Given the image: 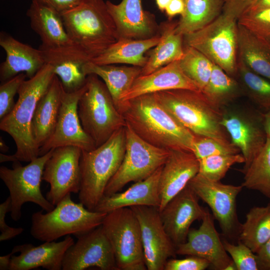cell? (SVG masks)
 I'll return each instance as SVG.
<instances>
[{
	"label": "cell",
	"mask_w": 270,
	"mask_h": 270,
	"mask_svg": "<svg viewBox=\"0 0 270 270\" xmlns=\"http://www.w3.org/2000/svg\"><path fill=\"white\" fill-rule=\"evenodd\" d=\"M118 110L126 125L148 144L192 152L194 134L164 108L154 93L124 101Z\"/></svg>",
	"instance_id": "6da1fadb"
},
{
	"label": "cell",
	"mask_w": 270,
	"mask_h": 270,
	"mask_svg": "<svg viewBox=\"0 0 270 270\" xmlns=\"http://www.w3.org/2000/svg\"><path fill=\"white\" fill-rule=\"evenodd\" d=\"M55 74L46 64L32 78L24 80L18 90V99L12 112L0 120V129L14 140L18 160L30 162L39 156L40 148L32 134V123L38 103L50 87Z\"/></svg>",
	"instance_id": "7a4b0ae2"
},
{
	"label": "cell",
	"mask_w": 270,
	"mask_h": 270,
	"mask_svg": "<svg viewBox=\"0 0 270 270\" xmlns=\"http://www.w3.org/2000/svg\"><path fill=\"white\" fill-rule=\"evenodd\" d=\"M159 102L194 135L232 144L221 124L223 110L212 104L200 90L173 89L154 93Z\"/></svg>",
	"instance_id": "3957f363"
},
{
	"label": "cell",
	"mask_w": 270,
	"mask_h": 270,
	"mask_svg": "<svg viewBox=\"0 0 270 270\" xmlns=\"http://www.w3.org/2000/svg\"><path fill=\"white\" fill-rule=\"evenodd\" d=\"M61 14L69 38L91 60L119 39L116 26L104 0H84Z\"/></svg>",
	"instance_id": "277c9868"
},
{
	"label": "cell",
	"mask_w": 270,
	"mask_h": 270,
	"mask_svg": "<svg viewBox=\"0 0 270 270\" xmlns=\"http://www.w3.org/2000/svg\"><path fill=\"white\" fill-rule=\"evenodd\" d=\"M126 144L124 126L100 146L89 151L82 150L78 198L88 210H94L104 196L108 184L122 162Z\"/></svg>",
	"instance_id": "5b68a950"
},
{
	"label": "cell",
	"mask_w": 270,
	"mask_h": 270,
	"mask_svg": "<svg viewBox=\"0 0 270 270\" xmlns=\"http://www.w3.org/2000/svg\"><path fill=\"white\" fill-rule=\"evenodd\" d=\"M68 194L54 208L32 216L30 232L42 242L55 241L70 234L78 237L100 226L107 213L90 210L81 202L76 203Z\"/></svg>",
	"instance_id": "8992f818"
},
{
	"label": "cell",
	"mask_w": 270,
	"mask_h": 270,
	"mask_svg": "<svg viewBox=\"0 0 270 270\" xmlns=\"http://www.w3.org/2000/svg\"><path fill=\"white\" fill-rule=\"evenodd\" d=\"M78 111L82 127L94 141L96 148L126 126L106 84L94 74L86 76Z\"/></svg>",
	"instance_id": "52a82bcc"
},
{
	"label": "cell",
	"mask_w": 270,
	"mask_h": 270,
	"mask_svg": "<svg viewBox=\"0 0 270 270\" xmlns=\"http://www.w3.org/2000/svg\"><path fill=\"white\" fill-rule=\"evenodd\" d=\"M184 44L196 48L236 78L238 57L236 20L222 13L203 28L184 36Z\"/></svg>",
	"instance_id": "ba28073f"
},
{
	"label": "cell",
	"mask_w": 270,
	"mask_h": 270,
	"mask_svg": "<svg viewBox=\"0 0 270 270\" xmlns=\"http://www.w3.org/2000/svg\"><path fill=\"white\" fill-rule=\"evenodd\" d=\"M101 226L112 247L118 270L146 269L140 223L130 207L108 212Z\"/></svg>",
	"instance_id": "9c48e42d"
},
{
	"label": "cell",
	"mask_w": 270,
	"mask_h": 270,
	"mask_svg": "<svg viewBox=\"0 0 270 270\" xmlns=\"http://www.w3.org/2000/svg\"><path fill=\"white\" fill-rule=\"evenodd\" d=\"M54 149L38 156L26 166H22L17 160L13 162L12 168L0 167V178L10 192V213L13 220H20L22 208L25 202H33L46 212L54 208V206L42 195L40 190L44 166Z\"/></svg>",
	"instance_id": "30bf717a"
},
{
	"label": "cell",
	"mask_w": 270,
	"mask_h": 270,
	"mask_svg": "<svg viewBox=\"0 0 270 270\" xmlns=\"http://www.w3.org/2000/svg\"><path fill=\"white\" fill-rule=\"evenodd\" d=\"M125 130L124 156L106 188L105 196L119 192L130 182L148 178L164 164L170 154V150L156 147L143 140L127 125Z\"/></svg>",
	"instance_id": "8fae6325"
},
{
	"label": "cell",
	"mask_w": 270,
	"mask_h": 270,
	"mask_svg": "<svg viewBox=\"0 0 270 270\" xmlns=\"http://www.w3.org/2000/svg\"><path fill=\"white\" fill-rule=\"evenodd\" d=\"M188 184L199 198L210 208L220 226L222 237L232 242H237L242 224L237 214L236 198L243 186L212 181L199 174Z\"/></svg>",
	"instance_id": "7c38bea8"
},
{
	"label": "cell",
	"mask_w": 270,
	"mask_h": 270,
	"mask_svg": "<svg viewBox=\"0 0 270 270\" xmlns=\"http://www.w3.org/2000/svg\"><path fill=\"white\" fill-rule=\"evenodd\" d=\"M82 151L72 146L56 148L45 164L42 179L50 186L46 198L54 206L68 194L80 192Z\"/></svg>",
	"instance_id": "4fadbf2b"
},
{
	"label": "cell",
	"mask_w": 270,
	"mask_h": 270,
	"mask_svg": "<svg viewBox=\"0 0 270 270\" xmlns=\"http://www.w3.org/2000/svg\"><path fill=\"white\" fill-rule=\"evenodd\" d=\"M139 222L145 264L148 270H164L170 258H176V246L167 234L156 207H130Z\"/></svg>",
	"instance_id": "5bb4252c"
},
{
	"label": "cell",
	"mask_w": 270,
	"mask_h": 270,
	"mask_svg": "<svg viewBox=\"0 0 270 270\" xmlns=\"http://www.w3.org/2000/svg\"><path fill=\"white\" fill-rule=\"evenodd\" d=\"M84 88L85 85L74 92L63 90L56 125L51 136L40 148L39 156L64 146H75L86 151L96 148L94 141L82 128L78 114V102Z\"/></svg>",
	"instance_id": "9a60e30c"
},
{
	"label": "cell",
	"mask_w": 270,
	"mask_h": 270,
	"mask_svg": "<svg viewBox=\"0 0 270 270\" xmlns=\"http://www.w3.org/2000/svg\"><path fill=\"white\" fill-rule=\"evenodd\" d=\"M77 238L65 253L62 270H84L92 266L118 270L112 247L101 225Z\"/></svg>",
	"instance_id": "2e32d148"
},
{
	"label": "cell",
	"mask_w": 270,
	"mask_h": 270,
	"mask_svg": "<svg viewBox=\"0 0 270 270\" xmlns=\"http://www.w3.org/2000/svg\"><path fill=\"white\" fill-rule=\"evenodd\" d=\"M222 125L228 132L231 142L244 156L243 168L249 166L264 146L267 136L260 111L247 114L240 112H224Z\"/></svg>",
	"instance_id": "e0dca14e"
},
{
	"label": "cell",
	"mask_w": 270,
	"mask_h": 270,
	"mask_svg": "<svg viewBox=\"0 0 270 270\" xmlns=\"http://www.w3.org/2000/svg\"><path fill=\"white\" fill-rule=\"evenodd\" d=\"M199 199L188 184L159 211L164 226L176 246L186 241L192 224L202 220L208 211L200 206Z\"/></svg>",
	"instance_id": "ac0fdd59"
},
{
	"label": "cell",
	"mask_w": 270,
	"mask_h": 270,
	"mask_svg": "<svg viewBox=\"0 0 270 270\" xmlns=\"http://www.w3.org/2000/svg\"><path fill=\"white\" fill-rule=\"evenodd\" d=\"M214 219L208 210L198 228L190 229L186 241L176 246V254L200 257L208 261L213 269L226 270L232 260L215 228Z\"/></svg>",
	"instance_id": "d6986e66"
},
{
	"label": "cell",
	"mask_w": 270,
	"mask_h": 270,
	"mask_svg": "<svg viewBox=\"0 0 270 270\" xmlns=\"http://www.w3.org/2000/svg\"><path fill=\"white\" fill-rule=\"evenodd\" d=\"M39 49L65 91L74 92L84 86L87 76L84 66L91 58L82 48L72 43L51 48L40 46Z\"/></svg>",
	"instance_id": "ffe728a7"
},
{
	"label": "cell",
	"mask_w": 270,
	"mask_h": 270,
	"mask_svg": "<svg viewBox=\"0 0 270 270\" xmlns=\"http://www.w3.org/2000/svg\"><path fill=\"white\" fill-rule=\"evenodd\" d=\"M120 38L143 40L160 34L155 16L143 9L142 0H122L118 4L106 2Z\"/></svg>",
	"instance_id": "44dd1931"
},
{
	"label": "cell",
	"mask_w": 270,
	"mask_h": 270,
	"mask_svg": "<svg viewBox=\"0 0 270 270\" xmlns=\"http://www.w3.org/2000/svg\"><path fill=\"white\" fill-rule=\"evenodd\" d=\"M198 170V160L192 152L182 149L170 150L159 180V211L188 185Z\"/></svg>",
	"instance_id": "7402d4cb"
},
{
	"label": "cell",
	"mask_w": 270,
	"mask_h": 270,
	"mask_svg": "<svg viewBox=\"0 0 270 270\" xmlns=\"http://www.w3.org/2000/svg\"><path fill=\"white\" fill-rule=\"evenodd\" d=\"M74 243L70 235L58 242H45L38 246L32 244L16 246L12 252H20L12 255L9 270H30L39 267L48 270H62V263L66 252Z\"/></svg>",
	"instance_id": "603a6c76"
},
{
	"label": "cell",
	"mask_w": 270,
	"mask_h": 270,
	"mask_svg": "<svg viewBox=\"0 0 270 270\" xmlns=\"http://www.w3.org/2000/svg\"><path fill=\"white\" fill-rule=\"evenodd\" d=\"M0 46L6 54L5 60L0 65L2 82L20 73L30 78L46 64L39 48L22 43L4 32L0 34Z\"/></svg>",
	"instance_id": "cb8c5ba5"
},
{
	"label": "cell",
	"mask_w": 270,
	"mask_h": 270,
	"mask_svg": "<svg viewBox=\"0 0 270 270\" xmlns=\"http://www.w3.org/2000/svg\"><path fill=\"white\" fill-rule=\"evenodd\" d=\"M173 89L200 90L184 73L179 61L173 62L150 74L140 76L124 96L122 102V103L144 94Z\"/></svg>",
	"instance_id": "d4e9b609"
},
{
	"label": "cell",
	"mask_w": 270,
	"mask_h": 270,
	"mask_svg": "<svg viewBox=\"0 0 270 270\" xmlns=\"http://www.w3.org/2000/svg\"><path fill=\"white\" fill-rule=\"evenodd\" d=\"M162 166L145 180L135 182L124 192L104 195L94 211L108 213L136 206H154L158 210L160 202L158 184Z\"/></svg>",
	"instance_id": "484cf974"
},
{
	"label": "cell",
	"mask_w": 270,
	"mask_h": 270,
	"mask_svg": "<svg viewBox=\"0 0 270 270\" xmlns=\"http://www.w3.org/2000/svg\"><path fill=\"white\" fill-rule=\"evenodd\" d=\"M63 86L55 75L48 90L37 104L32 123L34 140L40 148L52 135L58 122Z\"/></svg>",
	"instance_id": "4316f807"
},
{
	"label": "cell",
	"mask_w": 270,
	"mask_h": 270,
	"mask_svg": "<svg viewBox=\"0 0 270 270\" xmlns=\"http://www.w3.org/2000/svg\"><path fill=\"white\" fill-rule=\"evenodd\" d=\"M26 14L31 28L40 38V46L51 48L73 43L66 32L61 14L54 9L32 1Z\"/></svg>",
	"instance_id": "83f0119b"
},
{
	"label": "cell",
	"mask_w": 270,
	"mask_h": 270,
	"mask_svg": "<svg viewBox=\"0 0 270 270\" xmlns=\"http://www.w3.org/2000/svg\"><path fill=\"white\" fill-rule=\"evenodd\" d=\"M161 39L160 34L143 40L120 38L91 62L100 65L124 64L142 68L148 60L145 53L155 47Z\"/></svg>",
	"instance_id": "f1b7e54d"
},
{
	"label": "cell",
	"mask_w": 270,
	"mask_h": 270,
	"mask_svg": "<svg viewBox=\"0 0 270 270\" xmlns=\"http://www.w3.org/2000/svg\"><path fill=\"white\" fill-rule=\"evenodd\" d=\"M178 22L169 19L159 26L162 39L148 56L140 76L150 74L174 61H179L184 55V36L177 34Z\"/></svg>",
	"instance_id": "f546056e"
},
{
	"label": "cell",
	"mask_w": 270,
	"mask_h": 270,
	"mask_svg": "<svg viewBox=\"0 0 270 270\" xmlns=\"http://www.w3.org/2000/svg\"><path fill=\"white\" fill-rule=\"evenodd\" d=\"M84 71L86 76L94 74L103 80L118 110L122 97L140 75L142 68L133 66L100 65L90 61L84 66Z\"/></svg>",
	"instance_id": "4dcf8cb0"
},
{
	"label": "cell",
	"mask_w": 270,
	"mask_h": 270,
	"mask_svg": "<svg viewBox=\"0 0 270 270\" xmlns=\"http://www.w3.org/2000/svg\"><path fill=\"white\" fill-rule=\"evenodd\" d=\"M238 24V54L253 72L270 80V38Z\"/></svg>",
	"instance_id": "1f68e13d"
},
{
	"label": "cell",
	"mask_w": 270,
	"mask_h": 270,
	"mask_svg": "<svg viewBox=\"0 0 270 270\" xmlns=\"http://www.w3.org/2000/svg\"><path fill=\"white\" fill-rule=\"evenodd\" d=\"M184 11L178 21L177 34L184 36L206 26L222 12L224 0H184Z\"/></svg>",
	"instance_id": "d6a6232c"
},
{
	"label": "cell",
	"mask_w": 270,
	"mask_h": 270,
	"mask_svg": "<svg viewBox=\"0 0 270 270\" xmlns=\"http://www.w3.org/2000/svg\"><path fill=\"white\" fill-rule=\"evenodd\" d=\"M270 238V202L250 209L245 222L242 224L238 240L256 254Z\"/></svg>",
	"instance_id": "836d02e7"
},
{
	"label": "cell",
	"mask_w": 270,
	"mask_h": 270,
	"mask_svg": "<svg viewBox=\"0 0 270 270\" xmlns=\"http://www.w3.org/2000/svg\"><path fill=\"white\" fill-rule=\"evenodd\" d=\"M201 92L212 104L221 109L242 94L238 80L214 63L210 78Z\"/></svg>",
	"instance_id": "e575fe53"
},
{
	"label": "cell",
	"mask_w": 270,
	"mask_h": 270,
	"mask_svg": "<svg viewBox=\"0 0 270 270\" xmlns=\"http://www.w3.org/2000/svg\"><path fill=\"white\" fill-rule=\"evenodd\" d=\"M235 78L240 84L242 94L246 95L262 112L270 110V80L253 72L239 57Z\"/></svg>",
	"instance_id": "d590c367"
},
{
	"label": "cell",
	"mask_w": 270,
	"mask_h": 270,
	"mask_svg": "<svg viewBox=\"0 0 270 270\" xmlns=\"http://www.w3.org/2000/svg\"><path fill=\"white\" fill-rule=\"evenodd\" d=\"M244 174L243 188L257 190L270 198V138L246 168L241 170Z\"/></svg>",
	"instance_id": "8d00e7d4"
},
{
	"label": "cell",
	"mask_w": 270,
	"mask_h": 270,
	"mask_svg": "<svg viewBox=\"0 0 270 270\" xmlns=\"http://www.w3.org/2000/svg\"><path fill=\"white\" fill-rule=\"evenodd\" d=\"M179 63L184 73L201 91L210 78L213 63L202 52L186 45Z\"/></svg>",
	"instance_id": "74e56055"
},
{
	"label": "cell",
	"mask_w": 270,
	"mask_h": 270,
	"mask_svg": "<svg viewBox=\"0 0 270 270\" xmlns=\"http://www.w3.org/2000/svg\"><path fill=\"white\" fill-rule=\"evenodd\" d=\"M198 160V174L214 182L220 181L232 166L245 162L241 153L216 154Z\"/></svg>",
	"instance_id": "f35d334b"
},
{
	"label": "cell",
	"mask_w": 270,
	"mask_h": 270,
	"mask_svg": "<svg viewBox=\"0 0 270 270\" xmlns=\"http://www.w3.org/2000/svg\"><path fill=\"white\" fill-rule=\"evenodd\" d=\"M224 246L235 264L237 270H260L256 254L240 240L236 244L222 237Z\"/></svg>",
	"instance_id": "ab89813d"
},
{
	"label": "cell",
	"mask_w": 270,
	"mask_h": 270,
	"mask_svg": "<svg viewBox=\"0 0 270 270\" xmlns=\"http://www.w3.org/2000/svg\"><path fill=\"white\" fill-rule=\"evenodd\" d=\"M238 23L254 34L270 38V8L247 11Z\"/></svg>",
	"instance_id": "60d3db41"
},
{
	"label": "cell",
	"mask_w": 270,
	"mask_h": 270,
	"mask_svg": "<svg viewBox=\"0 0 270 270\" xmlns=\"http://www.w3.org/2000/svg\"><path fill=\"white\" fill-rule=\"evenodd\" d=\"M192 152L198 160L216 154L240 153L233 144L224 145L212 138L198 135H194Z\"/></svg>",
	"instance_id": "b9f144b4"
},
{
	"label": "cell",
	"mask_w": 270,
	"mask_h": 270,
	"mask_svg": "<svg viewBox=\"0 0 270 270\" xmlns=\"http://www.w3.org/2000/svg\"><path fill=\"white\" fill-rule=\"evenodd\" d=\"M26 78L25 74L20 73L2 82L0 86V120L8 114L14 108L16 104L14 96Z\"/></svg>",
	"instance_id": "7bdbcfd3"
},
{
	"label": "cell",
	"mask_w": 270,
	"mask_h": 270,
	"mask_svg": "<svg viewBox=\"0 0 270 270\" xmlns=\"http://www.w3.org/2000/svg\"><path fill=\"white\" fill-rule=\"evenodd\" d=\"M210 266V262L203 258L188 256L182 259L170 258L164 270H204Z\"/></svg>",
	"instance_id": "ee69618b"
},
{
	"label": "cell",
	"mask_w": 270,
	"mask_h": 270,
	"mask_svg": "<svg viewBox=\"0 0 270 270\" xmlns=\"http://www.w3.org/2000/svg\"><path fill=\"white\" fill-rule=\"evenodd\" d=\"M11 200L8 196L4 202L0 204V241L10 240L21 234L24 230L22 228H12L9 226L5 221L6 214L10 210Z\"/></svg>",
	"instance_id": "f6af8a7d"
},
{
	"label": "cell",
	"mask_w": 270,
	"mask_h": 270,
	"mask_svg": "<svg viewBox=\"0 0 270 270\" xmlns=\"http://www.w3.org/2000/svg\"><path fill=\"white\" fill-rule=\"evenodd\" d=\"M256 0H224V14L236 20L254 5Z\"/></svg>",
	"instance_id": "bcb514c9"
},
{
	"label": "cell",
	"mask_w": 270,
	"mask_h": 270,
	"mask_svg": "<svg viewBox=\"0 0 270 270\" xmlns=\"http://www.w3.org/2000/svg\"><path fill=\"white\" fill-rule=\"evenodd\" d=\"M51 8L60 14L71 10L84 0H31Z\"/></svg>",
	"instance_id": "7dc6e473"
},
{
	"label": "cell",
	"mask_w": 270,
	"mask_h": 270,
	"mask_svg": "<svg viewBox=\"0 0 270 270\" xmlns=\"http://www.w3.org/2000/svg\"><path fill=\"white\" fill-rule=\"evenodd\" d=\"M260 270H270V238L256 253Z\"/></svg>",
	"instance_id": "c3c4849f"
},
{
	"label": "cell",
	"mask_w": 270,
	"mask_h": 270,
	"mask_svg": "<svg viewBox=\"0 0 270 270\" xmlns=\"http://www.w3.org/2000/svg\"><path fill=\"white\" fill-rule=\"evenodd\" d=\"M184 11V0H171L166 7L165 12L169 19L176 15L182 16Z\"/></svg>",
	"instance_id": "681fc988"
},
{
	"label": "cell",
	"mask_w": 270,
	"mask_h": 270,
	"mask_svg": "<svg viewBox=\"0 0 270 270\" xmlns=\"http://www.w3.org/2000/svg\"><path fill=\"white\" fill-rule=\"evenodd\" d=\"M262 112L264 128L266 136L270 138V110Z\"/></svg>",
	"instance_id": "f907efd6"
},
{
	"label": "cell",
	"mask_w": 270,
	"mask_h": 270,
	"mask_svg": "<svg viewBox=\"0 0 270 270\" xmlns=\"http://www.w3.org/2000/svg\"><path fill=\"white\" fill-rule=\"evenodd\" d=\"M14 254L11 252L8 254L0 256V270H9L11 258Z\"/></svg>",
	"instance_id": "816d5d0a"
},
{
	"label": "cell",
	"mask_w": 270,
	"mask_h": 270,
	"mask_svg": "<svg viewBox=\"0 0 270 270\" xmlns=\"http://www.w3.org/2000/svg\"><path fill=\"white\" fill-rule=\"evenodd\" d=\"M268 8H270V0H256L254 5L248 11L258 10Z\"/></svg>",
	"instance_id": "f5cc1de1"
},
{
	"label": "cell",
	"mask_w": 270,
	"mask_h": 270,
	"mask_svg": "<svg viewBox=\"0 0 270 270\" xmlns=\"http://www.w3.org/2000/svg\"><path fill=\"white\" fill-rule=\"evenodd\" d=\"M170 1L171 0H156V3L159 10L164 12H165Z\"/></svg>",
	"instance_id": "db71d44e"
},
{
	"label": "cell",
	"mask_w": 270,
	"mask_h": 270,
	"mask_svg": "<svg viewBox=\"0 0 270 270\" xmlns=\"http://www.w3.org/2000/svg\"><path fill=\"white\" fill-rule=\"evenodd\" d=\"M18 160L16 159V157L14 154L12 155H6L4 153L0 152V163L6 162H16Z\"/></svg>",
	"instance_id": "11a10c76"
},
{
	"label": "cell",
	"mask_w": 270,
	"mask_h": 270,
	"mask_svg": "<svg viewBox=\"0 0 270 270\" xmlns=\"http://www.w3.org/2000/svg\"><path fill=\"white\" fill-rule=\"evenodd\" d=\"M8 146L6 144L4 139L0 136V150L2 153H4L8 151Z\"/></svg>",
	"instance_id": "9f6ffc18"
}]
</instances>
